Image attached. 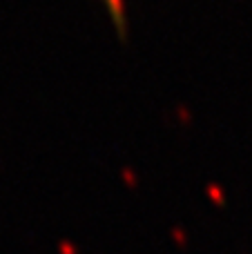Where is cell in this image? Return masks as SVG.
I'll return each instance as SVG.
<instances>
[{"label":"cell","instance_id":"cell-1","mask_svg":"<svg viewBox=\"0 0 252 254\" xmlns=\"http://www.w3.org/2000/svg\"><path fill=\"white\" fill-rule=\"evenodd\" d=\"M105 4L107 13H110L114 27L119 29V34L125 38V29H127V18H125V9H123V0H101Z\"/></svg>","mask_w":252,"mask_h":254}]
</instances>
